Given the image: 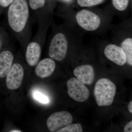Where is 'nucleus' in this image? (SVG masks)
I'll list each match as a JSON object with an SVG mask.
<instances>
[{"instance_id": "1", "label": "nucleus", "mask_w": 132, "mask_h": 132, "mask_svg": "<svg viewBox=\"0 0 132 132\" xmlns=\"http://www.w3.org/2000/svg\"><path fill=\"white\" fill-rule=\"evenodd\" d=\"M29 9L26 0H14L10 5L7 19L10 27L15 33L21 32L27 23Z\"/></svg>"}, {"instance_id": "2", "label": "nucleus", "mask_w": 132, "mask_h": 132, "mask_svg": "<svg viewBox=\"0 0 132 132\" xmlns=\"http://www.w3.org/2000/svg\"><path fill=\"white\" fill-rule=\"evenodd\" d=\"M116 93L115 84L107 78H102L96 82L94 94L99 106H108L113 102Z\"/></svg>"}, {"instance_id": "3", "label": "nucleus", "mask_w": 132, "mask_h": 132, "mask_svg": "<svg viewBox=\"0 0 132 132\" xmlns=\"http://www.w3.org/2000/svg\"><path fill=\"white\" fill-rule=\"evenodd\" d=\"M68 43L65 36L62 33L56 34L50 44L48 54L51 59L61 61L67 55Z\"/></svg>"}, {"instance_id": "4", "label": "nucleus", "mask_w": 132, "mask_h": 132, "mask_svg": "<svg viewBox=\"0 0 132 132\" xmlns=\"http://www.w3.org/2000/svg\"><path fill=\"white\" fill-rule=\"evenodd\" d=\"M68 93L71 98L79 102H84L90 96V91L77 78H71L67 82Z\"/></svg>"}, {"instance_id": "5", "label": "nucleus", "mask_w": 132, "mask_h": 132, "mask_svg": "<svg viewBox=\"0 0 132 132\" xmlns=\"http://www.w3.org/2000/svg\"><path fill=\"white\" fill-rule=\"evenodd\" d=\"M73 121L72 115L67 111L57 112L52 114L48 118L47 126L51 132L57 131L69 125Z\"/></svg>"}, {"instance_id": "6", "label": "nucleus", "mask_w": 132, "mask_h": 132, "mask_svg": "<svg viewBox=\"0 0 132 132\" xmlns=\"http://www.w3.org/2000/svg\"><path fill=\"white\" fill-rule=\"evenodd\" d=\"M76 20L79 25L87 31L96 30L101 24L100 19L97 14L86 10H82L77 13Z\"/></svg>"}, {"instance_id": "7", "label": "nucleus", "mask_w": 132, "mask_h": 132, "mask_svg": "<svg viewBox=\"0 0 132 132\" xmlns=\"http://www.w3.org/2000/svg\"><path fill=\"white\" fill-rule=\"evenodd\" d=\"M24 76V69L22 66L19 63L13 64L7 74V87L10 90L18 89L21 86Z\"/></svg>"}, {"instance_id": "8", "label": "nucleus", "mask_w": 132, "mask_h": 132, "mask_svg": "<svg viewBox=\"0 0 132 132\" xmlns=\"http://www.w3.org/2000/svg\"><path fill=\"white\" fill-rule=\"evenodd\" d=\"M104 54L109 60L118 65H123L127 62L126 57L123 49L116 45H108L104 50Z\"/></svg>"}, {"instance_id": "9", "label": "nucleus", "mask_w": 132, "mask_h": 132, "mask_svg": "<svg viewBox=\"0 0 132 132\" xmlns=\"http://www.w3.org/2000/svg\"><path fill=\"white\" fill-rule=\"evenodd\" d=\"M73 73L78 80L85 85H91L94 80V69L91 65H82L77 67L74 70Z\"/></svg>"}, {"instance_id": "10", "label": "nucleus", "mask_w": 132, "mask_h": 132, "mask_svg": "<svg viewBox=\"0 0 132 132\" xmlns=\"http://www.w3.org/2000/svg\"><path fill=\"white\" fill-rule=\"evenodd\" d=\"M55 63L51 58H46L37 64L36 68V74L42 79L47 78L52 75L55 68Z\"/></svg>"}, {"instance_id": "11", "label": "nucleus", "mask_w": 132, "mask_h": 132, "mask_svg": "<svg viewBox=\"0 0 132 132\" xmlns=\"http://www.w3.org/2000/svg\"><path fill=\"white\" fill-rule=\"evenodd\" d=\"M42 49L40 45L36 42H32L28 45L26 57L28 64L31 67L36 65L40 59Z\"/></svg>"}, {"instance_id": "12", "label": "nucleus", "mask_w": 132, "mask_h": 132, "mask_svg": "<svg viewBox=\"0 0 132 132\" xmlns=\"http://www.w3.org/2000/svg\"><path fill=\"white\" fill-rule=\"evenodd\" d=\"M14 56L9 50H5L0 53V78L6 76L13 64Z\"/></svg>"}, {"instance_id": "13", "label": "nucleus", "mask_w": 132, "mask_h": 132, "mask_svg": "<svg viewBox=\"0 0 132 132\" xmlns=\"http://www.w3.org/2000/svg\"><path fill=\"white\" fill-rule=\"evenodd\" d=\"M121 47L126 54L127 62L130 65H132V39L128 38L126 39L121 45Z\"/></svg>"}, {"instance_id": "14", "label": "nucleus", "mask_w": 132, "mask_h": 132, "mask_svg": "<svg viewBox=\"0 0 132 132\" xmlns=\"http://www.w3.org/2000/svg\"><path fill=\"white\" fill-rule=\"evenodd\" d=\"M83 131L81 125L80 124H74L69 125L57 131V132H82Z\"/></svg>"}, {"instance_id": "15", "label": "nucleus", "mask_w": 132, "mask_h": 132, "mask_svg": "<svg viewBox=\"0 0 132 132\" xmlns=\"http://www.w3.org/2000/svg\"><path fill=\"white\" fill-rule=\"evenodd\" d=\"M128 2V0H112L114 7L116 9L120 11H123L126 9Z\"/></svg>"}, {"instance_id": "16", "label": "nucleus", "mask_w": 132, "mask_h": 132, "mask_svg": "<svg viewBox=\"0 0 132 132\" xmlns=\"http://www.w3.org/2000/svg\"><path fill=\"white\" fill-rule=\"evenodd\" d=\"M104 0H77L78 5L82 7L92 6L100 4Z\"/></svg>"}, {"instance_id": "17", "label": "nucleus", "mask_w": 132, "mask_h": 132, "mask_svg": "<svg viewBox=\"0 0 132 132\" xmlns=\"http://www.w3.org/2000/svg\"><path fill=\"white\" fill-rule=\"evenodd\" d=\"M33 97L36 100L42 104H47L49 102V99L47 96L38 91H35L33 93Z\"/></svg>"}, {"instance_id": "18", "label": "nucleus", "mask_w": 132, "mask_h": 132, "mask_svg": "<svg viewBox=\"0 0 132 132\" xmlns=\"http://www.w3.org/2000/svg\"><path fill=\"white\" fill-rule=\"evenodd\" d=\"M45 0H29V5L31 9L36 10L42 7L45 5Z\"/></svg>"}, {"instance_id": "19", "label": "nucleus", "mask_w": 132, "mask_h": 132, "mask_svg": "<svg viewBox=\"0 0 132 132\" xmlns=\"http://www.w3.org/2000/svg\"><path fill=\"white\" fill-rule=\"evenodd\" d=\"M14 0H0V6L3 8L7 7L13 3Z\"/></svg>"}, {"instance_id": "20", "label": "nucleus", "mask_w": 132, "mask_h": 132, "mask_svg": "<svg viewBox=\"0 0 132 132\" xmlns=\"http://www.w3.org/2000/svg\"><path fill=\"white\" fill-rule=\"evenodd\" d=\"M124 131L125 132H132V121H131L126 125L124 128Z\"/></svg>"}, {"instance_id": "21", "label": "nucleus", "mask_w": 132, "mask_h": 132, "mask_svg": "<svg viewBox=\"0 0 132 132\" xmlns=\"http://www.w3.org/2000/svg\"><path fill=\"white\" fill-rule=\"evenodd\" d=\"M128 109L129 112L132 113V101H131L128 105Z\"/></svg>"}, {"instance_id": "22", "label": "nucleus", "mask_w": 132, "mask_h": 132, "mask_svg": "<svg viewBox=\"0 0 132 132\" xmlns=\"http://www.w3.org/2000/svg\"><path fill=\"white\" fill-rule=\"evenodd\" d=\"M3 43V42L2 37V36L0 34V49H1Z\"/></svg>"}, {"instance_id": "23", "label": "nucleus", "mask_w": 132, "mask_h": 132, "mask_svg": "<svg viewBox=\"0 0 132 132\" xmlns=\"http://www.w3.org/2000/svg\"><path fill=\"white\" fill-rule=\"evenodd\" d=\"M10 132H21V131H20V130H11V131H10Z\"/></svg>"}, {"instance_id": "24", "label": "nucleus", "mask_w": 132, "mask_h": 132, "mask_svg": "<svg viewBox=\"0 0 132 132\" xmlns=\"http://www.w3.org/2000/svg\"><path fill=\"white\" fill-rule=\"evenodd\" d=\"M62 1H64L65 2H69L71 1L72 0H62Z\"/></svg>"}]
</instances>
